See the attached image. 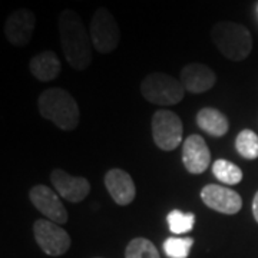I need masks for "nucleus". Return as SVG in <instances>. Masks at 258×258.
Wrapping results in <instances>:
<instances>
[{
	"label": "nucleus",
	"instance_id": "f257e3e1",
	"mask_svg": "<svg viewBox=\"0 0 258 258\" xmlns=\"http://www.w3.org/2000/svg\"><path fill=\"white\" fill-rule=\"evenodd\" d=\"M60 46L64 59L75 71H85L92 63V40L78 12L64 9L57 19Z\"/></svg>",
	"mask_w": 258,
	"mask_h": 258
},
{
	"label": "nucleus",
	"instance_id": "f03ea898",
	"mask_svg": "<svg viewBox=\"0 0 258 258\" xmlns=\"http://www.w3.org/2000/svg\"><path fill=\"white\" fill-rule=\"evenodd\" d=\"M37 109L42 118L53 122L62 131H74L81 120V111L75 98L62 88H50L40 93Z\"/></svg>",
	"mask_w": 258,
	"mask_h": 258
},
{
	"label": "nucleus",
	"instance_id": "7ed1b4c3",
	"mask_svg": "<svg viewBox=\"0 0 258 258\" xmlns=\"http://www.w3.org/2000/svg\"><path fill=\"white\" fill-rule=\"evenodd\" d=\"M211 39L218 52L232 62L247 59L252 50V36L249 30L237 22H217L211 29Z\"/></svg>",
	"mask_w": 258,
	"mask_h": 258
},
{
	"label": "nucleus",
	"instance_id": "20e7f679",
	"mask_svg": "<svg viewBox=\"0 0 258 258\" xmlns=\"http://www.w3.org/2000/svg\"><path fill=\"white\" fill-rule=\"evenodd\" d=\"M185 88L171 75L152 72L141 82V93L154 105H176L184 99Z\"/></svg>",
	"mask_w": 258,
	"mask_h": 258
},
{
	"label": "nucleus",
	"instance_id": "39448f33",
	"mask_svg": "<svg viewBox=\"0 0 258 258\" xmlns=\"http://www.w3.org/2000/svg\"><path fill=\"white\" fill-rule=\"evenodd\" d=\"M92 46L102 55L112 53L120 43V29L112 12L106 8H98L89 25Z\"/></svg>",
	"mask_w": 258,
	"mask_h": 258
},
{
	"label": "nucleus",
	"instance_id": "423d86ee",
	"mask_svg": "<svg viewBox=\"0 0 258 258\" xmlns=\"http://www.w3.org/2000/svg\"><path fill=\"white\" fill-rule=\"evenodd\" d=\"M152 138L159 149L171 152L178 148L182 141V120L175 112L159 109L152 115L151 120Z\"/></svg>",
	"mask_w": 258,
	"mask_h": 258
},
{
	"label": "nucleus",
	"instance_id": "0eeeda50",
	"mask_svg": "<svg viewBox=\"0 0 258 258\" xmlns=\"http://www.w3.org/2000/svg\"><path fill=\"white\" fill-rule=\"evenodd\" d=\"M33 234L37 245L47 255H63L71 247L69 234L59 224L49 220H36L33 224Z\"/></svg>",
	"mask_w": 258,
	"mask_h": 258
},
{
	"label": "nucleus",
	"instance_id": "6e6552de",
	"mask_svg": "<svg viewBox=\"0 0 258 258\" xmlns=\"http://www.w3.org/2000/svg\"><path fill=\"white\" fill-rule=\"evenodd\" d=\"M36 28V16L32 10L16 9L5 20L3 32L10 45L16 47L28 46Z\"/></svg>",
	"mask_w": 258,
	"mask_h": 258
},
{
	"label": "nucleus",
	"instance_id": "1a4fd4ad",
	"mask_svg": "<svg viewBox=\"0 0 258 258\" xmlns=\"http://www.w3.org/2000/svg\"><path fill=\"white\" fill-rule=\"evenodd\" d=\"M29 200L33 204V207L42 215H45L49 221L56 224H66L68 222V211L60 201L59 194L52 191L46 185H35L29 191Z\"/></svg>",
	"mask_w": 258,
	"mask_h": 258
},
{
	"label": "nucleus",
	"instance_id": "9d476101",
	"mask_svg": "<svg viewBox=\"0 0 258 258\" xmlns=\"http://www.w3.org/2000/svg\"><path fill=\"white\" fill-rule=\"evenodd\" d=\"M201 200L208 208L225 215L238 214L242 208V198L240 194L224 185H205L201 191Z\"/></svg>",
	"mask_w": 258,
	"mask_h": 258
},
{
	"label": "nucleus",
	"instance_id": "9b49d317",
	"mask_svg": "<svg viewBox=\"0 0 258 258\" xmlns=\"http://www.w3.org/2000/svg\"><path fill=\"white\" fill-rule=\"evenodd\" d=\"M50 181L59 197L72 204L82 203L91 192V184L86 178L71 175L60 168L50 172Z\"/></svg>",
	"mask_w": 258,
	"mask_h": 258
},
{
	"label": "nucleus",
	"instance_id": "f8f14e48",
	"mask_svg": "<svg viewBox=\"0 0 258 258\" xmlns=\"http://www.w3.org/2000/svg\"><path fill=\"white\" fill-rule=\"evenodd\" d=\"M182 162L185 169L194 175L204 174L208 169L211 164V152L203 137L194 134L185 139L182 145Z\"/></svg>",
	"mask_w": 258,
	"mask_h": 258
},
{
	"label": "nucleus",
	"instance_id": "ddd939ff",
	"mask_svg": "<svg viewBox=\"0 0 258 258\" xmlns=\"http://www.w3.org/2000/svg\"><path fill=\"white\" fill-rule=\"evenodd\" d=\"M105 186L112 197V200L118 205H129L135 200L137 188L132 176L126 171L113 168L105 174Z\"/></svg>",
	"mask_w": 258,
	"mask_h": 258
},
{
	"label": "nucleus",
	"instance_id": "4468645a",
	"mask_svg": "<svg viewBox=\"0 0 258 258\" xmlns=\"http://www.w3.org/2000/svg\"><path fill=\"white\" fill-rule=\"evenodd\" d=\"M179 81L184 85L185 91L191 93H204L212 89L217 82V76L207 64L188 63L181 69Z\"/></svg>",
	"mask_w": 258,
	"mask_h": 258
},
{
	"label": "nucleus",
	"instance_id": "2eb2a0df",
	"mask_svg": "<svg viewBox=\"0 0 258 258\" xmlns=\"http://www.w3.org/2000/svg\"><path fill=\"white\" fill-rule=\"evenodd\" d=\"M62 64L53 50H43L35 55L29 62L30 74L40 82H50L55 81L60 74Z\"/></svg>",
	"mask_w": 258,
	"mask_h": 258
},
{
	"label": "nucleus",
	"instance_id": "dca6fc26",
	"mask_svg": "<svg viewBox=\"0 0 258 258\" xmlns=\"http://www.w3.org/2000/svg\"><path fill=\"white\" fill-rule=\"evenodd\" d=\"M197 125L214 138H222L230 129L227 116L215 108H203L198 112Z\"/></svg>",
	"mask_w": 258,
	"mask_h": 258
},
{
	"label": "nucleus",
	"instance_id": "f3484780",
	"mask_svg": "<svg viewBox=\"0 0 258 258\" xmlns=\"http://www.w3.org/2000/svg\"><path fill=\"white\" fill-rule=\"evenodd\" d=\"M212 174L225 185H237L242 181V171L240 166L227 159H217L212 164Z\"/></svg>",
	"mask_w": 258,
	"mask_h": 258
},
{
	"label": "nucleus",
	"instance_id": "a211bd4d",
	"mask_svg": "<svg viewBox=\"0 0 258 258\" xmlns=\"http://www.w3.org/2000/svg\"><path fill=\"white\" fill-rule=\"evenodd\" d=\"M237 152L245 159H257L258 158V135L251 129H242L235 138Z\"/></svg>",
	"mask_w": 258,
	"mask_h": 258
},
{
	"label": "nucleus",
	"instance_id": "6ab92c4d",
	"mask_svg": "<svg viewBox=\"0 0 258 258\" xmlns=\"http://www.w3.org/2000/svg\"><path fill=\"white\" fill-rule=\"evenodd\" d=\"M125 258H161L157 247L147 238H134L125 249Z\"/></svg>",
	"mask_w": 258,
	"mask_h": 258
},
{
	"label": "nucleus",
	"instance_id": "aec40b11",
	"mask_svg": "<svg viewBox=\"0 0 258 258\" xmlns=\"http://www.w3.org/2000/svg\"><path fill=\"white\" fill-rule=\"evenodd\" d=\"M168 227L172 234L181 235L185 232H189L194 228L195 224V215L192 212H182L179 210H172L166 217Z\"/></svg>",
	"mask_w": 258,
	"mask_h": 258
},
{
	"label": "nucleus",
	"instance_id": "412c9836",
	"mask_svg": "<svg viewBox=\"0 0 258 258\" xmlns=\"http://www.w3.org/2000/svg\"><path fill=\"white\" fill-rule=\"evenodd\" d=\"M194 238L169 237L164 241V251L169 258H186L191 252Z\"/></svg>",
	"mask_w": 258,
	"mask_h": 258
},
{
	"label": "nucleus",
	"instance_id": "4be33fe9",
	"mask_svg": "<svg viewBox=\"0 0 258 258\" xmlns=\"http://www.w3.org/2000/svg\"><path fill=\"white\" fill-rule=\"evenodd\" d=\"M252 215H254L255 221L258 222V191L254 197V200H252Z\"/></svg>",
	"mask_w": 258,
	"mask_h": 258
}]
</instances>
